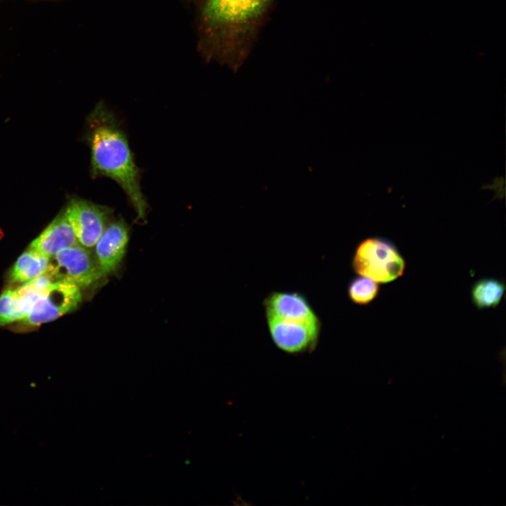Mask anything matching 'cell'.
I'll return each mask as SVG.
<instances>
[{"instance_id":"obj_1","label":"cell","mask_w":506,"mask_h":506,"mask_svg":"<svg viewBox=\"0 0 506 506\" xmlns=\"http://www.w3.org/2000/svg\"><path fill=\"white\" fill-rule=\"evenodd\" d=\"M86 138L91 149V174L116 181L126 195L138 217L148 208L140 185V170L117 117L99 102L87 119Z\"/></svg>"},{"instance_id":"obj_2","label":"cell","mask_w":506,"mask_h":506,"mask_svg":"<svg viewBox=\"0 0 506 506\" xmlns=\"http://www.w3.org/2000/svg\"><path fill=\"white\" fill-rule=\"evenodd\" d=\"M356 273L377 283L394 281L403 274L406 261L394 245L379 237L362 240L351 262Z\"/></svg>"},{"instance_id":"obj_3","label":"cell","mask_w":506,"mask_h":506,"mask_svg":"<svg viewBox=\"0 0 506 506\" xmlns=\"http://www.w3.org/2000/svg\"><path fill=\"white\" fill-rule=\"evenodd\" d=\"M46 272L55 282L71 283L79 288L92 285L103 275L88 248L80 244L51 257Z\"/></svg>"},{"instance_id":"obj_4","label":"cell","mask_w":506,"mask_h":506,"mask_svg":"<svg viewBox=\"0 0 506 506\" xmlns=\"http://www.w3.org/2000/svg\"><path fill=\"white\" fill-rule=\"evenodd\" d=\"M81 299L80 288L76 285L54 282L20 321L32 327L53 321L75 309Z\"/></svg>"},{"instance_id":"obj_5","label":"cell","mask_w":506,"mask_h":506,"mask_svg":"<svg viewBox=\"0 0 506 506\" xmlns=\"http://www.w3.org/2000/svg\"><path fill=\"white\" fill-rule=\"evenodd\" d=\"M272 342L290 355L312 352L318 343L321 323H304L266 318Z\"/></svg>"},{"instance_id":"obj_6","label":"cell","mask_w":506,"mask_h":506,"mask_svg":"<svg viewBox=\"0 0 506 506\" xmlns=\"http://www.w3.org/2000/svg\"><path fill=\"white\" fill-rule=\"evenodd\" d=\"M79 243L91 248L105 228L110 213L108 207L78 197H72L65 209Z\"/></svg>"},{"instance_id":"obj_7","label":"cell","mask_w":506,"mask_h":506,"mask_svg":"<svg viewBox=\"0 0 506 506\" xmlns=\"http://www.w3.org/2000/svg\"><path fill=\"white\" fill-rule=\"evenodd\" d=\"M270 0H208L204 10L212 25L238 26L251 22L264 11Z\"/></svg>"},{"instance_id":"obj_8","label":"cell","mask_w":506,"mask_h":506,"mask_svg":"<svg viewBox=\"0 0 506 506\" xmlns=\"http://www.w3.org/2000/svg\"><path fill=\"white\" fill-rule=\"evenodd\" d=\"M263 304L266 318L320 323L307 298L298 292H271L266 297Z\"/></svg>"},{"instance_id":"obj_9","label":"cell","mask_w":506,"mask_h":506,"mask_svg":"<svg viewBox=\"0 0 506 506\" xmlns=\"http://www.w3.org/2000/svg\"><path fill=\"white\" fill-rule=\"evenodd\" d=\"M128 239V228L122 220L105 228L95 245L96 261L102 275L117 268L124 254Z\"/></svg>"},{"instance_id":"obj_10","label":"cell","mask_w":506,"mask_h":506,"mask_svg":"<svg viewBox=\"0 0 506 506\" xmlns=\"http://www.w3.org/2000/svg\"><path fill=\"white\" fill-rule=\"evenodd\" d=\"M79 244L65 210L30 245V248L49 258L59 251Z\"/></svg>"},{"instance_id":"obj_11","label":"cell","mask_w":506,"mask_h":506,"mask_svg":"<svg viewBox=\"0 0 506 506\" xmlns=\"http://www.w3.org/2000/svg\"><path fill=\"white\" fill-rule=\"evenodd\" d=\"M41 296L30 282L6 290L0 295V326L21 320Z\"/></svg>"},{"instance_id":"obj_12","label":"cell","mask_w":506,"mask_h":506,"mask_svg":"<svg viewBox=\"0 0 506 506\" xmlns=\"http://www.w3.org/2000/svg\"><path fill=\"white\" fill-rule=\"evenodd\" d=\"M49 257L33 249L23 252L16 260L11 272V280L15 283H25L46 273Z\"/></svg>"},{"instance_id":"obj_13","label":"cell","mask_w":506,"mask_h":506,"mask_svg":"<svg viewBox=\"0 0 506 506\" xmlns=\"http://www.w3.org/2000/svg\"><path fill=\"white\" fill-rule=\"evenodd\" d=\"M505 286L495 278H482L476 281L472 288V299L479 309L495 307L500 302Z\"/></svg>"},{"instance_id":"obj_14","label":"cell","mask_w":506,"mask_h":506,"mask_svg":"<svg viewBox=\"0 0 506 506\" xmlns=\"http://www.w3.org/2000/svg\"><path fill=\"white\" fill-rule=\"evenodd\" d=\"M377 283L362 275L353 278L348 286V296L356 304L366 305L370 303L379 293Z\"/></svg>"}]
</instances>
